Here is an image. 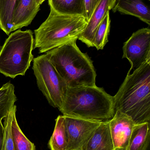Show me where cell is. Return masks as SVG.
<instances>
[{"label":"cell","instance_id":"6da1fadb","mask_svg":"<svg viewBox=\"0 0 150 150\" xmlns=\"http://www.w3.org/2000/svg\"><path fill=\"white\" fill-rule=\"evenodd\" d=\"M59 110L64 116L103 122L114 116V98L96 85L68 86Z\"/></svg>","mask_w":150,"mask_h":150},{"label":"cell","instance_id":"7a4b0ae2","mask_svg":"<svg viewBox=\"0 0 150 150\" xmlns=\"http://www.w3.org/2000/svg\"><path fill=\"white\" fill-rule=\"evenodd\" d=\"M114 98L115 112L130 117L135 125L150 121V60L127 74Z\"/></svg>","mask_w":150,"mask_h":150},{"label":"cell","instance_id":"3957f363","mask_svg":"<svg viewBox=\"0 0 150 150\" xmlns=\"http://www.w3.org/2000/svg\"><path fill=\"white\" fill-rule=\"evenodd\" d=\"M77 40L46 52L49 60L68 87L96 85L92 61L80 51Z\"/></svg>","mask_w":150,"mask_h":150},{"label":"cell","instance_id":"277c9868","mask_svg":"<svg viewBox=\"0 0 150 150\" xmlns=\"http://www.w3.org/2000/svg\"><path fill=\"white\" fill-rule=\"evenodd\" d=\"M50 8L47 19L34 31L33 48L40 53L77 40L88 23L83 16L63 15Z\"/></svg>","mask_w":150,"mask_h":150},{"label":"cell","instance_id":"5b68a950","mask_svg":"<svg viewBox=\"0 0 150 150\" xmlns=\"http://www.w3.org/2000/svg\"><path fill=\"white\" fill-rule=\"evenodd\" d=\"M33 33L31 30H16L6 40L0 51V73L15 78L24 76L33 60Z\"/></svg>","mask_w":150,"mask_h":150},{"label":"cell","instance_id":"8992f818","mask_svg":"<svg viewBox=\"0 0 150 150\" xmlns=\"http://www.w3.org/2000/svg\"><path fill=\"white\" fill-rule=\"evenodd\" d=\"M32 69L37 85L49 105L60 109L61 107L68 86L56 71L46 54L33 59Z\"/></svg>","mask_w":150,"mask_h":150},{"label":"cell","instance_id":"52a82bcc","mask_svg":"<svg viewBox=\"0 0 150 150\" xmlns=\"http://www.w3.org/2000/svg\"><path fill=\"white\" fill-rule=\"evenodd\" d=\"M122 58L128 60L131 68L128 74L138 69L150 60V29L144 28L133 33L125 42Z\"/></svg>","mask_w":150,"mask_h":150},{"label":"cell","instance_id":"ba28073f","mask_svg":"<svg viewBox=\"0 0 150 150\" xmlns=\"http://www.w3.org/2000/svg\"><path fill=\"white\" fill-rule=\"evenodd\" d=\"M64 117L68 138L67 150H82L101 122L70 116Z\"/></svg>","mask_w":150,"mask_h":150},{"label":"cell","instance_id":"9c48e42d","mask_svg":"<svg viewBox=\"0 0 150 150\" xmlns=\"http://www.w3.org/2000/svg\"><path fill=\"white\" fill-rule=\"evenodd\" d=\"M135 125L130 117L116 111L109 120L110 132L114 150H127L133 127Z\"/></svg>","mask_w":150,"mask_h":150},{"label":"cell","instance_id":"30bf717a","mask_svg":"<svg viewBox=\"0 0 150 150\" xmlns=\"http://www.w3.org/2000/svg\"><path fill=\"white\" fill-rule=\"evenodd\" d=\"M116 0H101L88 21L86 27L78 39L88 47H93L92 40L95 32L105 16L114 6Z\"/></svg>","mask_w":150,"mask_h":150},{"label":"cell","instance_id":"8fae6325","mask_svg":"<svg viewBox=\"0 0 150 150\" xmlns=\"http://www.w3.org/2000/svg\"><path fill=\"white\" fill-rule=\"evenodd\" d=\"M40 10L36 0H18L13 12L12 32L30 25Z\"/></svg>","mask_w":150,"mask_h":150},{"label":"cell","instance_id":"7c38bea8","mask_svg":"<svg viewBox=\"0 0 150 150\" xmlns=\"http://www.w3.org/2000/svg\"><path fill=\"white\" fill-rule=\"evenodd\" d=\"M112 10L134 16L150 25V8L143 0H116Z\"/></svg>","mask_w":150,"mask_h":150},{"label":"cell","instance_id":"4fadbf2b","mask_svg":"<svg viewBox=\"0 0 150 150\" xmlns=\"http://www.w3.org/2000/svg\"><path fill=\"white\" fill-rule=\"evenodd\" d=\"M81 150H114L109 120L100 123Z\"/></svg>","mask_w":150,"mask_h":150},{"label":"cell","instance_id":"5bb4252c","mask_svg":"<svg viewBox=\"0 0 150 150\" xmlns=\"http://www.w3.org/2000/svg\"><path fill=\"white\" fill-rule=\"evenodd\" d=\"M150 122L134 126L127 150H149Z\"/></svg>","mask_w":150,"mask_h":150},{"label":"cell","instance_id":"9a60e30c","mask_svg":"<svg viewBox=\"0 0 150 150\" xmlns=\"http://www.w3.org/2000/svg\"><path fill=\"white\" fill-rule=\"evenodd\" d=\"M68 138L64 115H59L55 120L53 134L48 142L50 150H67Z\"/></svg>","mask_w":150,"mask_h":150},{"label":"cell","instance_id":"2e32d148","mask_svg":"<svg viewBox=\"0 0 150 150\" xmlns=\"http://www.w3.org/2000/svg\"><path fill=\"white\" fill-rule=\"evenodd\" d=\"M48 3L50 8L57 13L84 16V0H48Z\"/></svg>","mask_w":150,"mask_h":150},{"label":"cell","instance_id":"e0dca14e","mask_svg":"<svg viewBox=\"0 0 150 150\" xmlns=\"http://www.w3.org/2000/svg\"><path fill=\"white\" fill-rule=\"evenodd\" d=\"M16 100L14 86L10 82L4 84L0 88V118L8 115Z\"/></svg>","mask_w":150,"mask_h":150},{"label":"cell","instance_id":"ac0fdd59","mask_svg":"<svg viewBox=\"0 0 150 150\" xmlns=\"http://www.w3.org/2000/svg\"><path fill=\"white\" fill-rule=\"evenodd\" d=\"M18 0H0V28L7 35L12 32L14 9Z\"/></svg>","mask_w":150,"mask_h":150},{"label":"cell","instance_id":"d6986e66","mask_svg":"<svg viewBox=\"0 0 150 150\" xmlns=\"http://www.w3.org/2000/svg\"><path fill=\"white\" fill-rule=\"evenodd\" d=\"M11 134L15 150H36L34 144L30 142L22 132L16 118V113L13 115L11 122Z\"/></svg>","mask_w":150,"mask_h":150},{"label":"cell","instance_id":"ffe728a7","mask_svg":"<svg viewBox=\"0 0 150 150\" xmlns=\"http://www.w3.org/2000/svg\"><path fill=\"white\" fill-rule=\"evenodd\" d=\"M110 25L111 19L109 12L106 15L98 26L92 40L93 47H96L98 50L104 49L108 42Z\"/></svg>","mask_w":150,"mask_h":150},{"label":"cell","instance_id":"44dd1931","mask_svg":"<svg viewBox=\"0 0 150 150\" xmlns=\"http://www.w3.org/2000/svg\"><path fill=\"white\" fill-rule=\"evenodd\" d=\"M16 112V106H13L8 115L4 118V135L2 150H15L11 134V122L13 115Z\"/></svg>","mask_w":150,"mask_h":150},{"label":"cell","instance_id":"7402d4cb","mask_svg":"<svg viewBox=\"0 0 150 150\" xmlns=\"http://www.w3.org/2000/svg\"><path fill=\"white\" fill-rule=\"evenodd\" d=\"M101 0H84V17L87 21L90 18L93 11Z\"/></svg>","mask_w":150,"mask_h":150},{"label":"cell","instance_id":"603a6c76","mask_svg":"<svg viewBox=\"0 0 150 150\" xmlns=\"http://www.w3.org/2000/svg\"><path fill=\"white\" fill-rule=\"evenodd\" d=\"M3 119L2 118H0V150H3L4 135V127L2 122Z\"/></svg>","mask_w":150,"mask_h":150},{"label":"cell","instance_id":"cb8c5ba5","mask_svg":"<svg viewBox=\"0 0 150 150\" xmlns=\"http://www.w3.org/2000/svg\"><path fill=\"white\" fill-rule=\"evenodd\" d=\"M41 0H36V3H37V4H38V5H39L40 6L41 4Z\"/></svg>","mask_w":150,"mask_h":150},{"label":"cell","instance_id":"d4e9b609","mask_svg":"<svg viewBox=\"0 0 150 150\" xmlns=\"http://www.w3.org/2000/svg\"><path fill=\"white\" fill-rule=\"evenodd\" d=\"M45 1H46V0H41V4H42Z\"/></svg>","mask_w":150,"mask_h":150},{"label":"cell","instance_id":"484cf974","mask_svg":"<svg viewBox=\"0 0 150 150\" xmlns=\"http://www.w3.org/2000/svg\"><path fill=\"white\" fill-rule=\"evenodd\" d=\"M149 1H150V0H149Z\"/></svg>","mask_w":150,"mask_h":150}]
</instances>
